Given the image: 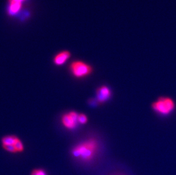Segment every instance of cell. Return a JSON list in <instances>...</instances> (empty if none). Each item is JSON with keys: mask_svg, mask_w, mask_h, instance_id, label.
Instances as JSON below:
<instances>
[{"mask_svg": "<svg viewBox=\"0 0 176 175\" xmlns=\"http://www.w3.org/2000/svg\"><path fill=\"white\" fill-rule=\"evenodd\" d=\"M98 148L97 140L90 138L75 146L72 149L71 153L74 158L83 162H90L95 156Z\"/></svg>", "mask_w": 176, "mask_h": 175, "instance_id": "1", "label": "cell"}, {"mask_svg": "<svg viewBox=\"0 0 176 175\" xmlns=\"http://www.w3.org/2000/svg\"><path fill=\"white\" fill-rule=\"evenodd\" d=\"M174 101L168 97H160L152 105L155 112L162 115L170 114L174 109Z\"/></svg>", "mask_w": 176, "mask_h": 175, "instance_id": "2", "label": "cell"}, {"mask_svg": "<svg viewBox=\"0 0 176 175\" xmlns=\"http://www.w3.org/2000/svg\"><path fill=\"white\" fill-rule=\"evenodd\" d=\"M70 70L76 78H83L91 74L93 68L83 61H75L71 64Z\"/></svg>", "mask_w": 176, "mask_h": 175, "instance_id": "3", "label": "cell"}, {"mask_svg": "<svg viewBox=\"0 0 176 175\" xmlns=\"http://www.w3.org/2000/svg\"><path fill=\"white\" fill-rule=\"evenodd\" d=\"M78 114L76 112L72 111L63 115L61 121L64 127L69 130L76 128L78 123Z\"/></svg>", "mask_w": 176, "mask_h": 175, "instance_id": "4", "label": "cell"}, {"mask_svg": "<svg viewBox=\"0 0 176 175\" xmlns=\"http://www.w3.org/2000/svg\"><path fill=\"white\" fill-rule=\"evenodd\" d=\"M111 96L110 89L106 86H101L97 91V101L100 103H104L109 100Z\"/></svg>", "mask_w": 176, "mask_h": 175, "instance_id": "5", "label": "cell"}, {"mask_svg": "<svg viewBox=\"0 0 176 175\" xmlns=\"http://www.w3.org/2000/svg\"><path fill=\"white\" fill-rule=\"evenodd\" d=\"M71 53L68 51H63L58 53L54 58V63L57 66H61L64 64L70 57Z\"/></svg>", "mask_w": 176, "mask_h": 175, "instance_id": "6", "label": "cell"}, {"mask_svg": "<svg viewBox=\"0 0 176 175\" xmlns=\"http://www.w3.org/2000/svg\"><path fill=\"white\" fill-rule=\"evenodd\" d=\"M9 6L8 8V13L10 15H14L17 13L22 8V2H9Z\"/></svg>", "mask_w": 176, "mask_h": 175, "instance_id": "7", "label": "cell"}, {"mask_svg": "<svg viewBox=\"0 0 176 175\" xmlns=\"http://www.w3.org/2000/svg\"><path fill=\"white\" fill-rule=\"evenodd\" d=\"M19 138L15 136H6L1 139L2 145H14Z\"/></svg>", "mask_w": 176, "mask_h": 175, "instance_id": "8", "label": "cell"}, {"mask_svg": "<svg viewBox=\"0 0 176 175\" xmlns=\"http://www.w3.org/2000/svg\"><path fill=\"white\" fill-rule=\"evenodd\" d=\"M15 148L17 150V153H21L23 149H24V146H23V144L22 142V141L20 140L19 139H18L17 141L15 143V144L14 145Z\"/></svg>", "mask_w": 176, "mask_h": 175, "instance_id": "9", "label": "cell"}, {"mask_svg": "<svg viewBox=\"0 0 176 175\" xmlns=\"http://www.w3.org/2000/svg\"><path fill=\"white\" fill-rule=\"evenodd\" d=\"M2 147L3 149H4L5 150H6V151L9 152V153H16L17 150L15 148L14 145H2Z\"/></svg>", "mask_w": 176, "mask_h": 175, "instance_id": "10", "label": "cell"}, {"mask_svg": "<svg viewBox=\"0 0 176 175\" xmlns=\"http://www.w3.org/2000/svg\"><path fill=\"white\" fill-rule=\"evenodd\" d=\"M78 123L80 124L84 125L88 121V118L86 114H78Z\"/></svg>", "mask_w": 176, "mask_h": 175, "instance_id": "11", "label": "cell"}, {"mask_svg": "<svg viewBox=\"0 0 176 175\" xmlns=\"http://www.w3.org/2000/svg\"><path fill=\"white\" fill-rule=\"evenodd\" d=\"M31 175H47V174L44 170L35 169L32 171Z\"/></svg>", "mask_w": 176, "mask_h": 175, "instance_id": "12", "label": "cell"}, {"mask_svg": "<svg viewBox=\"0 0 176 175\" xmlns=\"http://www.w3.org/2000/svg\"><path fill=\"white\" fill-rule=\"evenodd\" d=\"M26 0H9V2H22Z\"/></svg>", "mask_w": 176, "mask_h": 175, "instance_id": "13", "label": "cell"}]
</instances>
